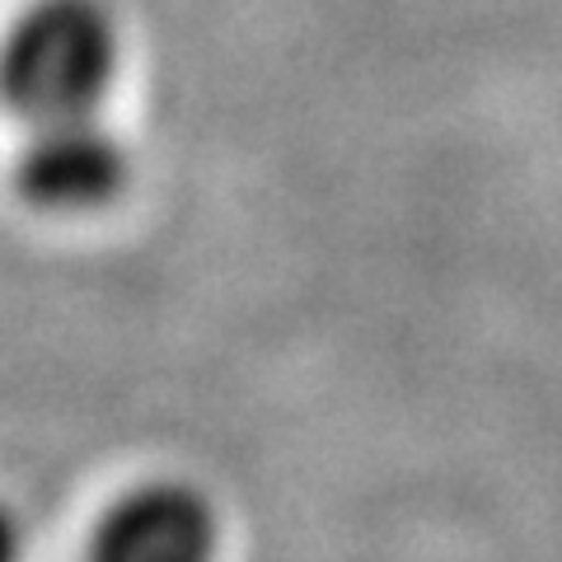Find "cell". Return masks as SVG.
<instances>
[{
	"instance_id": "7a4b0ae2",
	"label": "cell",
	"mask_w": 562,
	"mask_h": 562,
	"mask_svg": "<svg viewBox=\"0 0 562 562\" xmlns=\"http://www.w3.org/2000/svg\"><path fill=\"white\" fill-rule=\"evenodd\" d=\"M132 179V150L99 113H76L57 122H33L14 160L20 198L52 216H85L122 198Z\"/></svg>"
},
{
	"instance_id": "277c9868",
	"label": "cell",
	"mask_w": 562,
	"mask_h": 562,
	"mask_svg": "<svg viewBox=\"0 0 562 562\" xmlns=\"http://www.w3.org/2000/svg\"><path fill=\"white\" fill-rule=\"evenodd\" d=\"M0 562H24V525L0 502Z\"/></svg>"
},
{
	"instance_id": "6da1fadb",
	"label": "cell",
	"mask_w": 562,
	"mask_h": 562,
	"mask_svg": "<svg viewBox=\"0 0 562 562\" xmlns=\"http://www.w3.org/2000/svg\"><path fill=\"white\" fill-rule=\"evenodd\" d=\"M117 70L122 29L103 0H33L0 43V99L29 127L99 113Z\"/></svg>"
},
{
	"instance_id": "3957f363",
	"label": "cell",
	"mask_w": 562,
	"mask_h": 562,
	"mask_svg": "<svg viewBox=\"0 0 562 562\" xmlns=\"http://www.w3.org/2000/svg\"><path fill=\"white\" fill-rule=\"evenodd\" d=\"M221 516L198 483L150 479L99 516L90 562H216Z\"/></svg>"
}]
</instances>
